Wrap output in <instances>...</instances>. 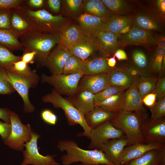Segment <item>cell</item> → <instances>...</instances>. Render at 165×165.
I'll list each match as a JSON object with an SVG mask.
<instances>
[{"instance_id":"cell-11","label":"cell","mask_w":165,"mask_h":165,"mask_svg":"<svg viewBox=\"0 0 165 165\" xmlns=\"http://www.w3.org/2000/svg\"><path fill=\"white\" fill-rule=\"evenodd\" d=\"M117 36L118 46L127 45L148 46L156 44V38L150 32L141 29L134 24L127 33Z\"/></svg>"},{"instance_id":"cell-44","label":"cell","mask_w":165,"mask_h":165,"mask_svg":"<svg viewBox=\"0 0 165 165\" xmlns=\"http://www.w3.org/2000/svg\"><path fill=\"white\" fill-rule=\"evenodd\" d=\"M11 10L0 11V29L9 30Z\"/></svg>"},{"instance_id":"cell-20","label":"cell","mask_w":165,"mask_h":165,"mask_svg":"<svg viewBox=\"0 0 165 165\" xmlns=\"http://www.w3.org/2000/svg\"><path fill=\"white\" fill-rule=\"evenodd\" d=\"M137 82L125 91L123 109L144 115L142 98L137 89Z\"/></svg>"},{"instance_id":"cell-13","label":"cell","mask_w":165,"mask_h":165,"mask_svg":"<svg viewBox=\"0 0 165 165\" xmlns=\"http://www.w3.org/2000/svg\"><path fill=\"white\" fill-rule=\"evenodd\" d=\"M51 50L43 66L47 68L52 75L63 73L65 63L72 54L64 46L59 44Z\"/></svg>"},{"instance_id":"cell-4","label":"cell","mask_w":165,"mask_h":165,"mask_svg":"<svg viewBox=\"0 0 165 165\" xmlns=\"http://www.w3.org/2000/svg\"><path fill=\"white\" fill-rule=\"evenodd\" d=\"M145 119L144 115L123 109L110 121L115 127L123 132L130 143H146L141 131Z\"/></svg>"},{"instance_id":"cell-5","label":"cell","mask_w":165,"mask_h":165,"mask_svg":"<svg viewBox=\"0 0 165 165\" xmlns=\"http://www.w3.org/2000/svg\"><path fill=\"white\" fill-rule=\"evenodd\" d=\"M6 69L7 80L22 98L24 112H33L35 107L29 100V91L30 88H35L38 83L39 77L36 70H32L30 74L22 75L16 73L10 68Z\"/></svg>"},{"instance_id":"cell-50","label":"cell","mask_w":165,"mask_h":165,"mask_svg":"<svg viewBox=\"0 0 165 165\" xmlns=\"http://www.w3.org/2000/svg\"><path fill=\"white\" fill-rule=\"evenodd\" d=\"M67 4L72 11H76L78 10L82 4V1L81 0H67Z\"/></svg>"},{"instance_id":"cell-34","label":"cell","mask_w":165,"mask_h":165,"mask_svg":"<svg viewBox=\"0 0 165 165\" xmlns=\"http://www.w3.org/2000/svg\"><path fill=\"white\" fill-rule=\"evenodd\" d=\"M84 64V61L71 54L65 63L62 74L68 75L83 72Z\"/></svg>"},{"instance_id":"cell-30","label":"cell","mask_w":165,"mask_h":165,"mask_svg":"<svg viewBox=\"0 0 165 165\" xmlns=\"http://www.w3.org/2000/svg\"><path fill=\"white\" fill-rule=\"evenodd\" d=\"M0 44L12 51L22 50L21 43L9 30L0 29Z\"/></svg>"},{"instance_id":"cell-59","label":"cell","mask_w":165,"mask_h":165,"mask_svg":"<svg viewBox=\"0 0 165 165\" xmlns=\"http://www.w3.org/2000/svg\"><path fill=\"white\" fill-rule=\"evenodd\" d=\"M130 29L131 25L127 26L121 30L118 35H125L129 32Z\"/></svg>"},{"instance_id":"cell-47","label":"cell","mask_w":165,"mask_h":165,"mask_svg":"<svg viewBox=\"0 0 165 165\" xmlns=\"http://www.w3.org/2000/svg\"><path fill=\"white\" fill-rule=\"evenodd\" d=\"M11 126L10 123H3L0 121V135L3 140L6 139L11 132Z\"/></svg>"},{"instance_id":"cell-55","label":"cell","mask_w":165,"mask_h":165,"mask_svg":"<svg viewBox=\"0 0 165 165\" xmlns=\"http://www.w3.org/2000/svg\"><path fill=\"white\" fill-rule=\"evenodd\" d=\"M113 57H116L119 61L125 60L128 59L126 53L121 49L116 50L114 53Z\"/></svg>"},{"instance_id":"cell-26","label":"cell","mask_w":165,"mask_h":165,"mask_svg":"<svg viewBox=\"0 0 165 165\" xmlns=\"http://www.w3.org/2000/svg\"><path fill=\"white\" fill-rule=\"evenodd\" d=\"M113 69L108 65L107 59L97 57L84 61L83 72L84 75H95L109 73Z\"/></svg>"},{"instance_id":"cell-46","label":"cell","mask_w":165,"mask_h":165,"mask_svg":"<svg viewBox=\"0 0 165 165\" xmlns=\"http://www.w3.org/2000/svg\"><path fill=\"white\" fill-rule=\"evenodd\" d=\"M152 93L155 94L158 99L165 97V78L157 79Z\"/></svg>"},{"instance_id":"cell-2","label":"cell","mask_w":165,"mask_h":165,"mask_svg":"<svg viewBox=\"0 0 165 165\" xmlns=\"http://www.w3.org/2000/svg\"><path fill=\"white\" fill-rule=\"evenodd\" d=\"M57 147L61 152H66V154L60 158L63 165H71L78 162L83 165H115L107 159L101 150L82 149L72 140L60 141L58 142Z\"/></svg>"},{"instance_id":"cell-6","label":"cell","mask_w":165,"mask_h":165,"mask_svg":"<svg viewBox=\"0 0 165 165\" xmlns=\"http://www.w3.org/2000/svg\"><path fill=\"white\" fill-rule=\"evenodd\" d=\"M22 10L33 25L35 31L47 34L59 33L65 19L61 15H53L46 9L34 10L23 6Z\"/></svg>"},{"instance_id":"cell-29","label":"cell","mask_w":165,"mask_h":165,"mask_svg":"<svg viewBox=\"0 0 165 165\" xmlns=\"http://www.w3.org/2000/svg\"><path fill=\"white\" fill-rule=\"evenodd\" d=\"M125 90L118 92L96 106L106 110L118 113L123 109Z\"/></svg>"},{"instance_id":"cell-18","label":"cell","mask_w":165,"mask_h":165,"mask_svg":"<svg viewBox=\"0 0 165 165\" xmlns=\"http://www.w3.org/2000/svg\"><path fill=\"white\" fill-rule=\"evenodd\" d=\"M130 142L124 135L120 138L109 140L101 145L98 149L102 151L107 159L116 165L118 164L124 149Z\"/></svg>"},{"instance_id":"cell-7","label":"cell","mask_w":165,"mask_h":165,"mask_svg":"<svg viewBox=\"0 0 165 165\" xmlns=\"http://www.w3.org/2000/svg\"><path fill=\"white\" fill-rule=\"evenodd\" d=\"M83 72L72 74L52 75L44 73L41 76L42 82L53 87L56 91L61 95L71 96L77 91L79 82L84 75Z\"/></svg>"},{"instance_id":"cell-24","label":"cell","mask_w":165,"mask_h":165,"mask_svg":"<svg viewBox=\"0 0 165 165\" xmlns=\"http://www.w3.org/2000/svg\"><path fill=\"white\" fill-rule=\"evenodd\" d=\"M96 37L98 42L100 50L107 56L112 54L119 47L117 36L114 33L101 31L97 34Z\"/></svg>"},{"instance_id":"cell-38","label":"cell","mask_w":165,"mask_h":165,"mask_svg":"<svg viewBox=\"0 0 165 165\" xmlns=\"http://www.w3.org/2000/svg\"><path fill=\"white\" fill-rule=\"evenodd\" d=\"M104 5L112 13H120L125 11L127 9V3L122 0H102Z\"/></svg>"},{"instance_id":"cell-51","label":"cell","mask_w":165,"mask_h":165,"mask_svg":"<svg viewBox=\"0 0 165 165\" xmlns=\"http://www.w3.org/2000/svg\"><path fill=\"white\" fill-rule=\"evenodd\" d=\"M47 3L50 9L55 13L58 12L61 8V1L59 0H48Z\"/></svg>"},{"instance_id":"cell-54","label":"cell","mask_w":165,"mask_h":165,"mask_svg":"<svg viewBox=\"0 0 165 165\" xmlns=\"http://www.w3.org/2000/svg\"><path fill=\"white\" fill-rule=\"evenodd\" d=\"M26 0L28 5L30 7L29 8H39L42 7L44 5V1L43 0Z\"/></svg>"},{"instance_id":"cell-32","label":"cell","mask_w":165,"mask_h":165,"mask_svg":"<svg viewBox=\"0 0 165 165\" xmlns=\"http://www.w3.org/2000/svg\"><path fill=\"white\" fill-rule=\"evenodd\" d=\"M158 79L155 77L143 75L137 82V86L143 98L146 95L152 93Z\"/></svg>"},{"instance_id":"cell-12","label":"cell","mask_w":165,"mask_h":165,"mask_svg":"<svg viewBox=\"0 0 165 165\" xmlns=\"http://www.w3.org/2000/svg\"><path fill=\"white\" fill-rule=\"evenodd\" d=\"M141 131L146 143L165 145V117L156 120L145 121L141 127Z\"/></svg>"},{"instance_id":"cell-40","label":"cell","mask_w":165,"mask_h":165,"mask_svg":"<svg viewBox=\"0 0 165 165\" xmlns=\"http://www.w3.org/2000/svg\"><path fill=\"white\" fill-rule=\"evenodd\" d=\"M165 48L158 47L156 49L152 63V70L156 72L161 71L162 64L164 57L165 56Z\"/></svg>"},{"instance_id":"cell-36","label":"cell","mask_w":165,"mask_h":165,"mask_svg":"<svg viewBox=\"0 0 165 165\" xmlns=\"http://www.w3.org/2000/svg\"><path fill=\"white\" fill-rule=\"evenodd\" d=\"M151 113V119L156 120L165 116V97L158 99L155 104L149 108Z\"/></svg>"},{"instance_id":"cell-61","label":"cell","mask_w":165,"mask_h":165,"mask_svg":"<svg viewBox=\"0 0 165 165\" xmlns=\"http://www.w3.org/2000/svg\"><path fill=\"white\" fill-rule=\"evenodd\" d=\"M99 165H109L105 164H100Z\"/></svg>"},{"instance_id":"cell-31","label":"cell","mask_w":165,"mask_h":165,"mask_svg":"<svg viewBox=\"0 0 165 165\" xmlns=\"http://www.w3.org/2000/svg\"><path fill=\"white\" fill-rule=\"evenodd\" d=\"M134 24L137 27L145 30L159 31L160 26L154 18L145 14H139L134 21Z\"/></svg>"},{"instance_id":"cell-52","label":"cell","mask_w":165,"mask_h":165,"mask_svg":"<svg viewBox=\"0 0 165 165\" xmlns=\"http://www.w3.org/2000/svg\"><path fill=\"white\" fill-rule=\"evenodd\" d=\"M10 111L6 108H0V119H2L5 122L10 123L9 113Z\"/></svg>"},{"instance_id":"cell-3","label":"cell","mask_w":165,"mask_h":165,"mask_svg":"<svg viewBox=\"0 0 165 165\" xmlns=\"http://www.w3.org/2000/svg\"><path fill=\"white\" fill-rule=\"evenodd\" d=\"M42 100L43 102L52 104L55 108L62 109L70 126L79 124L83 128V132L77 134L78 136L89 137L92 129L86 123L84 114L75 107L67 98H64L52 89L51 93L42 97Z\"/></svg>"},{"instance_id":"cell-28","label":"cell","mask_w":165,"mask_h":165,"mask_svg":"<svg viewBox=\"0 0 165 165\" xmlns=\"http://www.w3.org/2000/svg\"><path fill=\"white\" fill-rule=\"evenodd\" d=\"M132 19L128 16H112L105 22L103 31L109 32L117 35L125 27L131 25Z\"/></svg>"},{"instance_id":"cell-14","label":"cell","mask_w":165,"mask_h":165,"mask_svg":"<svg viewBox=\"0 0 165 165\" xmlns=\"http://www.w3.org/2000/svg\"><path fill=\"white\" fill-rule=\"evenodd\" d=\"M109 73L84 75L79 82L77 90L88 91L95 94L110 87Z\"/></svg>"},{"instance_id":"cell-10","label":"cell","mask_w":165,"mask_h":165,"mask_svg":"<svg viewBox=\"0 0 165 165\" xmlns=\"http://www.w3.org/2000/svg\"><path fill=\"white\" fill-rule=\"evenodd\" d=\"M124 135L122 131L114 127L110 121H107L92 130L88 137L90 140L89 148L98 149L109 140L119 138Z\"/></svg>"},{"instance_id":"cell-21","label":"cell","mask_w":165,"mask_h":165,"mask_svg":"<svg viewBox=\"0 0 165 165\" xmlns=\"http://www.w3.org/2000/svg\"><path fill=\"white\" fill-rule=\"evenodd\" d=\"M94 95L88 91L77 90L74 95L67 98L85 115L95 107Z\"/></svg>"},{"instance_id":"cell-9","label":"cell","mask_w":165,"mask_h":165,"mask_svg":"<svg viewBox=\"0 0 165 165\" xmlns=\"http://www.w3.org/2000/svg\"><path fill=\"white\" fill-rule=\"evenodd\" d=\"M40 136L31 132L30 140L24 145L25 149L23 151L24 159L20 165H59L54 158V155L44 156L39 152L37 141Z\"/></svg>"},{"instance_id":"cell-23","label":"cell","mask_w":165,"mask_h":165,"mask_svg":"<svg viewBox=\"0 0 165 165\" xmlns=\"http://www.w3.org/2000/svg\"><path fill=\"white\" fill-rule=\"evenodd\" d=\"M165 163V149H153L123 165H162Z\"/></svg>"},{"instance_id":"cell-63","label":"cell","mask_w":165,"mask_h":165,"mask_svg":"<svg viewBox=\"0 0 165 165\" xmlns=\"http://www.w3.org/2000/svg\"><path fill=\"white\" fill-rule=\"evenodd\" d=\"M116 165H120V164H116Z\"/></svg>"},{"instance_id":"cell-41","label":"cell","mask_w":165,"mask_h":165,"mask_svg":"<svg viewBox=\"0 0 165 165\" xmlns=\"http://www.w3.org/2000/svg\"><path fill=\"white\" fill-rule=\"evenodd\" d=\"M25 0H0V11L21 9Z\"/></svg>"},{"instance_id":"cell-25","label":"cell","mask_w":165,"mask_h":165,"mask_svg":"<svg viewBox=\"0 0 165 165\" xmlns=\"http://www.w3.org/2000/svg\"><path fill=\"white\" fill-rule=\"evenodd\" d=\"M109 80L111 86L123 88L125 90L137 81L125 70L113 69L109 73Z\"/></svg>"},{"instance_id":"cell-56","label":"cell","mask_w":165,"mask_h":165,"mask_svg":"<svg viewBox=\"0 0 165 165\" xmlns=\"http://www.w3.org/2000/svg\"><path fill=\"white\" fill-rule=\"evenodd\" d=\"M157 6L160 11L163 14L165 13V0H158L157 1Z\"/></svg>"},{"instance_id":"cell-39","label":"cell","mask_w":165,"mask_h":165,"mask_svg":"<svg viewBox=\"0 0 165 165\" xmlns=\"http://www.w3.org/2000/svg\"><path fill=\"white\" fill-rule=\"evenodd\" d=\"M94 8V16L102 19L105 22L112 16V13L104 5L101 0H91Z\"/></svg>"},{"instance_id":"cell-1","label":"cell","mask_w":165,"mask_h":165,"mask_svg":"<svg viewBox=\"0 0 165 165\" xmlns=\"http://www.w3.org/2000/svg\"><path fill=\"white\" fill-rule=\"evenodd\" d=\"M19 40L22 45L24 52H36L35 63L37 68L43 66L51 50L60 43V33L47 34L35 31L24 34Z\"/></svg>"},{"instance_id":"cell-45","label":"cell","mask_w":165,"mask_h":165,"mask_svg":"<svg viewBox=\"0 0 165 165\" xmlns=\"http://www.w3.org/2000/svg\"><path fill=\"white\" fill-rule=\"evenodd\" d=\"M41 116L42 119L46 123L51 125H54L57 121L56 115L51 110L47 109L43 110Z\"/></svg>"},{"instance_id":"cell-53","label":"cell","mask_w":165,"mask_h":165,"mask_svg":"<svg viewBox=\"0 0 165 165\" xmlns=\"http://www.w3.org/2000/svg\"><path fill=\"white\" fill-rule=\"evenodd\" d=\"M84 8L86 13L94 15V6L91 0H87L84 2Z\"/></svg>"},{"instance_id":"cell-42","label":"cell","mask_w":165,"mask_h":165,"mask_svg":"<svg viewBox=\"0 0 165 165\" xmlns=\"http://www.w3.org/2000/svg\"><path fill=\"white\" fill-rule=\"evenodd\" d=\"M133 61L140 69H144L147 65V60L145 54L142 51L139 50H135L132 53Z\"/></svg>"},{"instance_id":"cell-60","label":"cell","mask_w":165,"mask_h":165,"mask_svg":"<svg viewBox=\"0 0 165 165\" xmlns=\"http://www.w3.org/2000/svg\"><path fill=\"white\" fill-rule=\"evenodd\" d=\"M74 165H83L82 164L80 163H79V164H75Z\"/></svg>"},{"instance_id":"cell-35","label":"cell","mask_w":165,"mask_h":165,"mask_svg":"<svg viewBox=\"0 0 165 165\" xmlns=\"http://www.w3.org/2000/svg\"><path fill=\"white\" fill-rule=\"evenodd\" d=\"M125 90L122 88L111 86L94 95L95 106L119 92Z\"/></svg>"},{"instance_id":"cell-17","label":"cell","mask_w":165,"mask_h":165,"mask_svg":"<svg viewBox=\"0 0 165 165\" xmlns=\"http://www.w3.org/2000/svg\"><path fill=\"white\" fill-rule=\"evenodd\" d=\"M22 8L12 9L10 16L9 30L18 39L24 34L31 31H35L32 23L24 13Z\"/></svg>"},{"instance_id":"cell-48","label":"cell","mask_w":165,"mask_h":165,"mask_svg":"<svg viewBox=\"0 0 165 165\" xmlns=\"http://www.w3.org/2000/svg\"><path fill=\"white\" fill-rule=\"evenodd\" d=\"M36 55V52L34 51L24 52L21 56V60L27 63L33 64L35 63V58Z\"/></svg>"},{"instance_id":"cell-43","label":"cell","mask_w":165,"mask_h":165,"mask_svg":"<svg viewBox=\"0 0 165 165\" xmlns=\"http://www.w3.org/2000/svg\"><path fill=\"white\" fill-rule=\"evenodd\" d=\"M10 68L16 73L22 75L28 74L32 71L28 64L21 60L14 63Z\"/></svg>"},{"instance_id":"cell-19","label":"cell","mask_w":165,"mask_h":165,"mask_svg":"<svg viewBox=\"0 0 165 165\" xmlns=\"http://www.w3.org/2000/svg\"><path fill=\"white\" fill-rule=\"evenodd\" d=\"M78 20L79 27L86 35L96 37L99 32L103 31L105 22L98 17L85 13L81 15Z\"/></svg>"},{"instance_id":"cell-22","label":"cell","mask_w":165,"mask_h":165,"mask_svg":"<svg viewBox=\"0 0 165 165\" xmlns=\"http://www.w3.org/2000/svg\"><path fill=\"white\" fill-rule=\"evenodd\" d=\"M118 113L106 110L98 106L84 115L86 123L92 129L115 118Z\"/></svg>"},{"instance_id":"cell-16","label":"cell","mask_w":165,"mask_h":165,"mask_svg":"<svg viewBox=\"0 0 165 165\" xmlns=\"http://www.w3.org/2000/svg\"><path fill=\"white\" fill-rule=\"evenodd\" d=\"M68 50L72 54L85 61L97 50H100V47L96 37L84 35Z\"/></svg>"},{"instance_id":"cell-57","label":"cell","mask_w":165,"mask_h":165,"mask_svg":"<svg viewBox=\"0 0 165 165\" xmlns=\"http://www.w3.org/2000/svg\"><path fill=\"white\" fill-rule=\"evenodd\" d=\"M156 44L158 47L165 48V38L164 36H161L156 39Z\"/></svg>"},{"instance_id":"cell-58","label":"cell","mask_w":165,"mask_h":165,"mask_svg":"<svg viewBox=\"0 0 165 165\" xmlns=\"http://www.w3.org/2000/svg\"><path fill=\"white\" fill-rule=\"evenodd\" d=\"M107 60L108 65L109 67L112 68L115 67L116 62L115 57H113L107 59Z\"/></svg>"},{"instance_id":"cell-49","label":"cell","mask_w":165,"mask_h":165,"mask_svg":"<svg viewBox=\"0 0 165 165\" xmlns=\"http://www.w3.org/2000/svg\"><path fill=\"white\" fill-rule=\"evenodd\" d=\"M156 98V95L152 93L146 95L142 98V102L145 105L150 108L155 104Z\"/></svg>"},{"instance_id":"cell-15","label":"cell","mask_w":165,"mask_h":165,"mask_svg":"<svg viewBox=\"0 0 165 165\" xmlns=\"http://www.w3.org/2000/svg\"><path fill=\"white\" fill-rule=\"evenodd\" d=\"M164 149H165V145L157 143H134L124 148L117 164H124L151 150Z\"/></svg>"},{"instance_id":"cell-8","label":"cell","mask_w":165,"mask_h":165,"mask_svg":"<svg viewBox=\"0 0 165 165\" xmlns=\"http://www.w3.org/2000/svg\"><path fill=\"white\" fill-rule=\"evenodd\" d=\"M9 116L11 126V132L4 143L9 148L22 151L24 143L29 141L31 137V129L29 124L24 125L18 114L10 111Z\"/></svg>"},{"instance_id":"cell-62","label":"cell","mask_w":165,"mask_h":165,"mask_svg":"<svg viewBox=\"0 0 165 165\" xmlns=\"http://www.w3.org/2000/svg\"><path fill=\"white\" fill-rule=\"evenodd\" d=\"M162 165H165V163H164Z\"/></svg>"},{"instance_id":"cell-37","label":"cell","mask_w":165,"mask_h":165,"mask_svg":"<svg viewBox=\"0 0 165 165\" xmlns=\"http://www.w3.org/2000/svg\"><path fill=\"white\" fill-rule=\"evenodd\" d=\"M15 91L7 79V70L0 66V94L10 95Z\"/></svg>"},{"instance_id":"cell-27","label":"cell","mask_w":165,"mask_h":165,"mask_svg":"<svg viewBox=\"0 0 165 165\" xmlns=\"http://www.w3.org/2000/svg\"><path fill=\"white\" fill-rule=\"evenodd\" d=\"M84 35L79 27L75 25L69 26L60 32V44L68 49L76 43Z\"/></svg>"},{"instance_id":"cell-33","label":"cell","mask_w":165,"mask_h":165,"mask_svg":"<svg viewBox=\"0 0 165 165\" xmlns=\"http://www.w3.org/2000/svg\"><path fill=\"white\" fill-rule=\"evenodd\" d=\"M21 60V56L15 55L5 46L0 44V66L6 69L14 63Z\"/></svg>"}]
</instances>
